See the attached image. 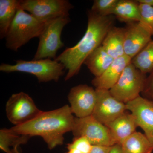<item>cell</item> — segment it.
Masks as SVG:
<instances>
[{
	"label": "cell",
	"mask_w": 153,
	"mask_h": 153,
	"mask_svg": "<svg viewBox=\"0 0 153 153\" xmlns=\"http://www.w3.org/2000/svg\"><path fill=\"white\" fill-rule=\"evenodd\" d=\"M149 76H147L145 82L144 88L143 91V95L146 98L153 100V70L149 73Z\"/></svg>",
	"instance_id": "26"
},
{
	"label": "cell",
	"mask_w": 153,
	"mask_h": 153,
	"mask_svg": "<svg viewBox=\"0 0 153 153\" xmlns=\"http://www.w3.org/2000/svg\"><path fill=\"white\" fill-rule=\"evenodd\" d=\"M87 17V28L82 38L76 45L65 49L55 59L68 70L65 81L79 73L86 58L101 46L107 33L114 26L113 15L103 16L90 10L88 11Z\"/></svg>",
	"instance_id": "1"
},
{
	"label": "cell",
	"mask_w": 153,
	"mask_h": 153,
	"mask_svg": "<svg viewBox=\"0 0 153 153\" xmlns=\"http://www.w3.org/2000/svg\"><path fill=\"white\" fill-rule=\"evenodd\" d=\"M19 153H20V152H19Z\"/></svg>",
	"instance_id": "31"
},
{
	"label": "cell",
	"mask_w": 153,
	"mask_h": 153,
	"mask_svg": "<svg viewBox=\"0 0 153 153\" xmlns=\"http://www.w3.org/2000/svg\"><path fill=\"white\" fill-rule=\"evenodd\" d=\"M124 28L113 26L107 33L102 46L113 59L125 55Z\"/></svg>",
	"instance_id": "16"
},
{
	"label": "cell",
	"mask_w": 153,
	"mask_h": 153,
	"mask_svg": "<svg viewBox=\"0 0 153 153\" xmlns=\"http://www.w3.org/2000/svg\"><path fill=\"white\" fill-rule=\"evenodd\" d=\"M47 22L39 21L19 7L16 17L6 36V47L10 50L18 51L31 39L39 38Z\"/></svg>",
	"instance_id": "3"
},
{
	"label": "cell",
	"mask_w": 153,
	"mask_h": 153,
	"mask_svg": "<svg viewBox=\"0 0 153 153\" xmlns=\"http://www.w3.org/2000/svg\"><path fill=\"white\" fill-rule=\"evenodd\" d=\"M126 104L127 110L131 112L138 127L144 131L145 135L153 144V101L139 96Z\"/></svg>",
	"instance_id": "13"
},
{
	"label": "cell",
	"mask_w": 153,
	"mask_h": 153,
	"mask_svg": "<svg viewBox=\"0 0 153 153\" xmlns=\"http://www.w3.org/2000/svg\"><path fill=\"white\" fill-rule=\"evenodd\" d=\"M150 32L140 22L127 23L124 28L125 55L132 59L152 41Z\"/></svg>",
	"instance_id": "12"
},
{
	"label": "cell",
	"mask_w": 153,
	"mask_h": 153,
	"mask_svg": "<svg viewBox=\"0 0 153 153\" xmlns=\"http://www.w3.org/2000/svg\"><path fill=\"white\" fill-rule=\"evenodd\" d=\"M146 78V74L136 68L131 62L110 92L115 98L126 104L142 93Z\"/></svg>",
	"instance_id": "6"
},
{
	"label": "cell",
	"mask_w": 153,
	"mask_h": 153,
	"mask_svg": "<svg viewBox=\"0 0 153 153\" xmlns=\"http://www.w3.org/2000/svg\"><path fill=\"white\" fill-rule=\"evenodd\" d=\"M19 0L0 1V38H5L19 8Z\"/></svg>",
	"instance_id": "21"
},
{
	"label": "cell",
	"mask_w": 153,
	"mask_h": 153,
	"mask_svg": "<svg viewBox=\"0 0 153 153\" xmlns=\"http://www.w3.org/2000/svg\"><path fill=\"white\" fill-rule=\"evenodd\" d=\"M112 15L120 22L126 24L141 21L139 4L136 1L119 0Z\"/></svg>",
	"instance_id": "18"
},
{
	"label": "cell",
	"mask_w": 153,
	"mask_h": 153,
	"mask_svg": "<svg viewBox=\"0 0 153 153\" xmlns=\"http://www.w3.org/2000/svg\"><path fill=\"white\" fill-rule=\"evenodd\" d=\"M111 147L94 146H92V149L90 153H110Z\"/></svg>",
	"instance_id": "27"
},
{
	"label": "cell",
	"mask_w": 153,
	"mask_h": 153,
	"mask_svg": "<svg viewBox=\"0 0 153 153\" xmlns=\"http://www.w3.org/2000/svg\"><path fill=\"white\" fill-rule=\"evenodd\" d=\"M141 16L140 22L150 32L153 37V7L139 4Z\"/></svg>",
	"instance_id": "24"
},
{
	"label": "cell",
	"mask_w": 153,
	"mask_h": 153,
	"mask_svg": "<svg viewBox=\"0 0 153 153\" xmlns=\"http://www.w3.org/2000/svg\"><path fill=\"white\" fill-rule=\"evenodd\" d=\"M68 151L65 153H84L82 152L81 151L79 150L76 149H70L68 150Z\"/></svg>",
	"instance_id": "30"
},
{
	"label": "cell",
	"mask_w": 153,
	"mask_h": 153,
	"mask_svg": "<svg viewBox=\"0 0 153 153\" xmlns=\"http://www.w3.org/2000/svg\"><path fill=\"white\" fill-rule=\"evenodd\" d=\"M131 63L143 74L153 70V40L131 60Z\"/></svg>",
	"instance_id": "22"
},
{
	"label": "cell",
	"mask_w": 153,
	"mask_h": 153,
	"mask_svg": "<svg viewBox=\"0 0 153 153\" xmlns=\"http://www.w3.org/2000/svg\"><path fill=\"white\" fill-rule=\"evenodd\" d=\"M42 111L36 106L31 97L24 92L12 94L6 103L7 117L14 126L29 122Z\"/></svg>",
	"instance_id": "9"
},
{
	"label": "cell",
	"mask_w": 153,
	"mask_h": 153,
	"mask_svg": "<svg viewBox=\"0 0 153 153\" xmlns=\"http://www.w3.org/2000/svg\"><path fill=\"white\" fill-rule=\"evenodd\" d=\"M74 119L70 106L65 105L57 109L44 111L27 123L13 126L11 129L20 134L41 137L49 150L61 146L64 135L72 131Z\"/></svg>",
	"instance_id": "2"
},
{
	"label": "cell",
	"mask_w": 153,
	"mask_h": 153,
	"mask_svg": "<svg viewBox=\"0 0 153 153\" xmlns=\"http://www.w3.org/2000/svg\"><path fill=\"white\" fill-rule=\"evenodd\" d=\"M114 60L101 45L88 55L84 64L95 77H98L106 71Z\"/></svg>",
	"instance_id": "17"
},
{
	"label": "cell",
	"mask_w": 153,
	"mask_h": 153,
	"mask_svg": "<svg viewBox=\"0 0 153 153\" xmlns=\"http://www.w3.org/2000/svg\"><path fill=\"white\" fill-rule=\"evenodd\" d=\"M132 59L125 55L114 59L111 65L101 76L95 77L91 81L96 89L110 90L117 82L125 68Z\"/></svg>",
	"instance_id": "14"
},
{
	"label": "cell",
	"mask_w": 153,
	"mask_h": 153,
	"mask_svg": "<svg viewBox=\"0 0 153 153\" xmlns=\"http://www.w3.org/2000/svg\"><path fill=\"white\" fill-rule=\"evenodd\" d=\"M139 4L153 7V0H137Z\"/></svg>",
	"instance_id": "29"
},
{
	"label": "cell",
	"mask_w": 153,
	"mask_h": 153,
	"mask_svg": "<svg viewBox=\"0 0 153 153\" xmlns=\"http://www.w3.org/2000/svg\"><path fill=\"white\" fill-rule=\"evenodd\" d=\"M71 132L74 137H85L92 146H114L109 128L92 115L83 118L75 117Z\"/></svg>",
	"instance_id": "8"
},
{
	"label": "cell",
	"mask_w": 153,
	"mask_h": 153,
	"mask_svg": "<svg viewBox=\"0 0 153 153\" xmlns=\"http://www.w3.org/2000/svg\"><path fill=\"white\" fill-rule=\"evenodd\" d=\"M123 153H152L153 144L145 134L136 131L120 145Z\"/></svg>",
	"instance_id": "20"
},
{
	"label": "cell",
	"mask_w": 153,
	"mask_h": 153,
	"mask_svg": "<svg viewBox=\"0 0 153 153\" xmlns=\"http://www.w3.org/2000/svg\"><path fill=\"white\" fill-rule=\"evenodd\" d=\"M19 7L42 22L69 15L73 6L67 0H19Z\"/></svg>",
	"instance_id": "7"
},
{
	"label": "cell",
	"mask_w": 153,
	"mask_h": 153,
	"mask_svg": "<svg viewBox=\"0 0 153 153\" xmlns=\"http://www.w3.org/2000/svg\"><path fill=\"white\" fill-rule=\"evenodd\" d=\"M110 153H123L120 145L116 144L112 146Z\"/></svg>",
	"instance_id": "28"
},
{
	"label": "cell",
	"mask_w": 153,
	"mask_h": 153,
	"mask_svg": "<svg viewBox=\"0 0 153 153\" xmlns=\"http://www.w3.org/2000/svg\"><path fill=\"white\" fill-rule=\"evenodd\" d=\"M68 99L71 112L77 118L91 115L96 102V89L86 84H79L72 87Z\"/></svg>",
	"instance_id": "11"
},
{
	"label": "cell",
	"mask_w": 153,
	"mask_h": 153,
	"mask_svg": "<svg viewBox=\"0 0 153 153\" xmlns=\"http://www.w3.org/2000/svg\"><path fill=\"white\" fill-rule=\"evenodd\" d=\"M69 16L58 17L47 22L39 37L38 49L33 59H56L57 51L64 47L61 35L63 28L70 22Z\"/></svg>",
	"instance_id": "5"
},
{
	"label": "cell",
	"mask_w": 153,
	"mask_h": 153,
	"mask_svg": "<svg viewBox=\"0 0 153 153\" xmlns=\"http://www.w3.org/2000/svg\"><path fill=\"white\" fill-rule=\"evenodd\" d=\"M119 0H94L91 11L103 16H111Z\"/></svg>",
	"instance_id": "23"
},
{
	"label": "cell",
	"mask_w": 153,
	"mask_h": 153,
	"mask_svg": "<svg viewBox=\"0 0 153 153\" xmlns=\"http://www.w3.org/2000/svg\"><path fill=\"white\" fill-rule=\"evenodd\" d=\"M95 89L96 102L91 115L97 120L106 126L126 112V104L115 98L109 90Z\"/></svg>",
	"instance_id": "10"
},
{
	"label": "cell",
	"mask_w": 153,
	"mask_h": 153,
	"mask_svg": "<svg viewBox=\"0 0 153 153\" xmlns=\"http://www.w3.org/2000/svg\"><path fill=\"white\" fill-rule=\"evenodd\" d=\"M31 138L20 134L11 128H4L0 131V149L6 153H19V147L25 144Z\"/></svg>",
	"instance_id": "19"
},
{
	"label": "cell",
	"mask_w": 153,
	"mask_h": 153,
	"mask_svg": "<svg viewBox=\"0 0 153 153\" xmlns=\"http://www.w3.org/2000/svg\"><path fill=\"white\" fill-rule=\"evenodd\" d=\"M92 146L88 140L84 137H74L72 142L67 144V149H75L84 153H90Z\"/></svg>",
	"instance_id": "25"
},
{
	"label": "cell",
	"mask_w": 153,
	"mask_h": 153,
	"mask_svg": "<svg viewBox=\"0 0 153 153\" xmlns=\"http://www.w3.org/2000/svg\"><path fill=\"white\" fill-rule=\"evenodd\" d=\"M152 101H153V100H152Z\"/></svg>",
	"instance_id": "32"
},
{
	"label": "cell",
	"mask_w": 153,
	"mask_h": 153,
	"mask_svg": "<svg viewBox=\"0 0 153 153\" xmlns=\"http://www.w3.org/2000/svg\"><path fill=\"white\" fill-rule=\"evenodd\" d=\"M106 126L109 128L114 145H121L136 131L138 127L133 116L126 112Z\"/></svg>",
	"instance_id": "15"
},
{
	"label": "cell",
	"mask_w": 153,
	"mask_h": 153,
	"mask_svg": "<svg viewBox=\"0 0 153 153\" xmlns=\"http://www.w3.org/2000/svg\"><path fill=\"white\" fill-rule=\"evenodd\" d=\"M14 65L2 63L0 71L3 72H25L33 74L39 82H57L64 74L66 69L62 63L50 59L32 60H17Z\"/></svg>",
	"instance_id": "4"
}]
</instances>
